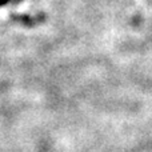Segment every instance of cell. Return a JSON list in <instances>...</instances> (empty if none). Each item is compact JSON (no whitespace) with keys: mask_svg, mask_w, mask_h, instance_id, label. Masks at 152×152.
<instances>
[{"mask_svg":"<svg viewBox=\"0 0 152 152\" xmlns=\"http://www.w3.org/2000/svg\"><path fill=\"white\" fill-rule=\"evenodd\" d=\"M7 1H8V0H0V5H4Z\"/></svg>","mask_w":152,"mask_h":152,"instance_id":"1","label":"cell"}]
</instances>
